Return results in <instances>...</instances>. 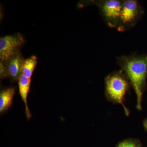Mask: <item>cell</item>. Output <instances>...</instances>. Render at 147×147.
Wrapping results in <instances>:
<instances>
[{
    "instance_id": "4",
    "label": "cell",
    "mask_w": 147,
    "mask_h": 147,
    "mask_svg": "<svg viewBox=\"0 0 147 147\" xmlns=\"http://www.w3.org/2000/svg\"><path fill=\"white\" fill-rule=\"evenodd\" d=\"M122 71L111 74L105 79L107 94L111 99L121 104H123V99L129 87L128 82Z\"/></svg>"
},
{
    "instance_id": "6",
    "label": "cell",
    "mask_w": 147,
    "mask_h": 147,
    "mask_svg": "<svg viewBox=\"0 0 147 147\" xmlns=\"http://www.w3.org/2000/svg\"><path fill=\"white\" fill-rule=\"evenodd\" d=\"M24 60L20 52L5 61L2 62L5 69L6 77H10L13 80H18L22 74Z\"/></svg>"
},
{
    "instance_id": "7",
    "label": "cell",
    "mask_w": 147,
    "mask_h": 147,
    "mask_svg": "<svg viewBox=\"0 0 147 147\" xmlns=\"http://www.w3.org/2000/svg\"><path fill=\"white\" fill-rule=\"evenodd\" d=\"M18 82L19 94L25 104L26 115L27 119H29L32 115L28 106L27 99L30 88L31 79L27 78L22 74L18 79Z\"/></svg>"
},
{
    "instance_id": "10",
    "label": "cell",
    "mask_w": 147,
    "mask_h": 147,
    "mask_svg": "<svg viewBox=\"0 0 147 147\" xmlns=\"http://www.w3.org/2000/svg\"><path fill=\"white\" fill-rule=\"evenodd\" d=\"M118 147H136V146L134 142L126 141L120 144Z\"/></svg>"
},
{
    "instance_id": "1",
    "label": "cell",
    "mask_w": 147,
    "mask_h": 147,
    "mask_svg": "<svg viewBox=\"0 0 147 147\" xmlns=\"http://www.w3.org/2000/svg\"><path fill=\"white\" fill-rule=\"evenodd\" d=\"M117 63L131 82L137 95V108L141 110L142 95L146 85L147 55H122L117 57Z\"/></svg>"
},
{
    "instance_id": "11",
    "label": "cell",
    "mask_w": 147,
    "mask_h": 147,
    "mask_svg": "<svg viewBox=\"0 0 147 147\" xmlns=\"http://www.w3.org/2000/svg\"><path fill=\"white\" fill-rule=\"evenodd\" d=\"M146 128L147 129V121L146 122Z\"/></svg>"
},
{
    "instance_id": "5",
    "label": "cell",
    "mask_w": 147,
    "mask_h": 147,
    "mask_svg": "<svg viewBox=\"0 0 147 147\" xmlns=\"http://www.w3.org/2000/svg\"><path fill=\"white\" fill-rule=\"evenodd\" d=\"M25 43V38L20 33L1 37L0 38V61H5L21 52L20 49Z\"/></svg>"
},
{
    "instance_id": "8",
    "label": "cell",
    "mask_w": 147,
    "mask_h": 147,
    "mask_svg": "<svg viewBox=\"0 0 147 147\" xmlns=\"http://www.w3.org/2000/svg\"><path fill=\"white\" fill-rule=\"evenodd\" d=\"M15 89L13 88L3 90L0 93V112H5L10 108L15 94Z\"/></svg>"
},
{
    "instance_id": "12",
    "label": "cell",
    "mask_w": 147,
    "mask_h": 147,
    "mask_svg": "<svg viewBox=\"0 0 147 147\" xmlns=\"http://www.w3.org/2000/svg\"><path fill=\"white\" fill-rule=\"evenodd\" d=\"M139 147V146H137V147Z\"/></svg>"
},
{
    "instance_id": "2",
    "label": "cell",
    "mask_w": 147,
    "mask_h": 147,
    "mask_svg": "<svg viewBox=\"0 0 147 147\" xmlns=\"http://www.w3.org/2000/svg\"><path fill=\"white\" fill-rule=\"evenodd\" d=\"M144 12V9L136 0H123L122 7L117 29L124 32L134 28Z\"/></svg>"
},
{
    "instance_id": "9",
    "label": "cell",
    "mask_w": 147,
    "mask_h": 147,
    "mask_svg": "<svg viewBox=\"0 0 147 147\" xmlns=\"http://www.w3.org/2000/svg\"><path fill=\"white\" fill-rule=\"evenodd\" d=\"M37 62V57L35 55H32L25 59L22 69V74L28 79H31Z\"/></svg>"
},
{
    "instance_id": "3",
    "label": "cell",
    "mask_w": 147,
    "mask_h": 147,
    "mask_svg": "<svg viewBox=\"0 0 147 147\" xmlns=\"http://www.w3.org/2000/svg\"><path fill=\"white\" fill-rule=\"evenodd\" d=\"M96 6L103 21L112 28L117 26L123 0H96L88 2Z\"/></svg>"
}]
</instances>
